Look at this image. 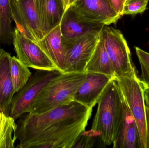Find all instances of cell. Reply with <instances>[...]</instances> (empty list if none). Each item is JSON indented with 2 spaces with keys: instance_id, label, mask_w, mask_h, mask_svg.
<instances>
[{
  "instance_id": "11",
  "label": "cell",
  "mask_w": 149,
  "mask_h": 148,
  "mask_svg": "<svg viewBox=\"0 0 149 148\" xmlns=\"http://www.w3.org/2000/svg\"><path fill=\"white\" fill-rule=\"evenodd\" d=\"M113 79L103 74L87 73L86 80L76 90L73 101L86 107L93 108L109 82Z\"/></svg>"
},
{
  "instance_id": "23",
  "label": "cell",
  "mask_w": 149,
  "mask_h": 148,
  "mask_svg": "<svg viewBox=\"0 0 149 148\" xmlns=\"http://www.w3.org/2000/svg\"><path fill=\"white\" fill-rule=\"evenodd\" d=\"M95 137L90 130L81 134L73 148H91L94 143Z\"/></svg>"
},
{
  "instance_id": "7",
  "label": "cell",
  "mask_w": 149,
  "mask_h": 148,
  "mask_svg": "<svg viewBox=\"0 0 149 148\" xmlns=\"http://www.w3.org/2000/svg\"><path fill=\"white\" fill-rule=\"evenodd\" d=\"M60 73L56 70H37L27 84L13 96L10 116L15 120L29 113L30 107L43 88Z\"/></svg>"
},
{
  "instance_id": "15",
  "label": "cell",
  "mask_w": 149,
  "mask_h": 148,
  "mask_svg": "<svg viewBox=\"0 0 149 148\" xmlns=\"http://www.w3.org/2000/svg\"><path fill=\"white\" fill-rule=\"evenodd\" d=\"M60 73L67 72V66L62 43L60 24L52 30L37 43Z\"/></svg>"
},
{
  "instance_id": "25",
  "label": "cell",
  "mask_w": 149,
  "mask_h": 148,
  "mask_svg": "<svg viewBox=\"0 0 149 148\" xmlns=\"http://www.w3.org/2000/svg\"><path fill=\"white\" fill-rule=\"evenodd\" d=\"M144 96L146 106L149 107V87H145Z\"/></svg>"
},
{
  "instance_id": "27",
  "label": "cell",
  "mask_w": 149,
  "mask_h": 148,
  "mask_svg": "<svg viewBox=\"0 0 149 148\" xmlns=\"http://www.w3.org/2000/svg\"><path fill=\"white\" fill-rule=\"evenodd\" d=\"M63 1L64 6L65 10L70 6V0H63Z\"/></svg>"
},
{
  "instance_id": "29",
  "label": "cell",
  "mask_w": 149,
  "mask_h": 148,
  "mask_svg": "<svg viewBox=\"0 0 149 148\" xmlns=\"http://www.w3.org/2000/svg\"><path fill=\"white\" fill-rule=\"evenodd\" d=\"M16 1H18V0H16Z\"/></svg>"
},
{
  "instance_id": "10",
  "label": "cell",
  "mask_w": 149,
  "mask_h": 148,
  "mask_svg": "<svg viewBox=\"0 0 149 148\" xmlns=\"http://www.w3.org/2000/svg\"><path fill=\"white\" fill-rule=\"evenodd\" d=\"M62 36L73 38L92 32L101 31L104 25L81 15L72 5L65 10L60 23Z\"/></svg>"
},
{
  "instance_id": "8",
  "label": "cell",
  "mask_w": 149,
  "mask_h": 148,
  "mask_svg": "<svg viewBox=\"0 0 149 148\" xmlns=\"http://www.w3.org/2000/svg\"><path fill=\"white\" fill-rule=\"evenodd\" d=\"M13 43L17 58L26 67L39 70H56L38 44L24 36L16 28L13 31Z\"/></svg>"
},
{
  "instance_id": "17",
  "label": "cell",
  "mask_w": 149,
  "mask_h": 148,
  "mask_svg": "<svg viewBox=\"0 0 149 148\" xmlns=\"http://www.w3.org/2000/svg\"><path fill=\"white\" fill-rule=\"evenodd\" d=\"M84 72L99 73L115 78L113 68L101 34L96 47L86 65Z\"/></svg>"
},
{
  "instance_id": "1",
  "label": "cell",
  "mask_w": 149,
  "mask_h": 148,
  "mask_svg": "<svg viewBox=\"0 0 149 148\" xmlns=\"http://www.w3.org/2000/svg\"><path fill=\"white\" fill-rule=\"evenodd\" d=\"M93 109L73 101L42 114L28 113L17 124V148H73L86 131Z\"/></svg>"
},
{
  "instance_id": "5",
  "label": "cell",
  "mask_w": 149,
  "mask_h": 148,
  "mask_svg": "<svg viewBox=\"0 0 149 148\" xmlns=\"http://www.w3.org/2000/svg\"><path fill=\"white\" fill-rule=\"evenodd\" d=\"M101 31L92 32L73 38L62 36L67 72H85L86 65L98 43Z\"/></svg>"
},
{
  "instance_id": "20",
  "label": "cell",
  "mask_w": 149,
  "mask_h": 148,
  "mask_svg": "<svg viewBox=\"0 0 149 148\" xmlns=\"http://www.w3.org/2000/svg\"><path fill=\"white\" fill-rule=\"evenodd\" d=\"M15 119L0 112V148H15L16 140L13 136L17 128Z\"/></svg>"
},
{
  "instance_id": "9",
  "label": "cell",
  "mask_w": 149,
  "mask_h": 148,
  "mask_svg": "<svg viewBox=\"0 0 149 148\" xmlns=\"http://www.w3.org/2000/svg\"><path fill=\"white\" fill-rule=\"evenodd\" d=\"M10 6L15 28L37 44L43 36L39 28L34 0H10Z\"/></svg>"
},
{
  "instance_id": "21",
  "label": "cell",
  "mask_w": 149,
  "mask_h": 148,
  "mask_svg": "<svg viewBox=\"0 0 149 148\" xmlns=\"http://www.w3.org/2000/svg\"><path fill=\"white\" fill-rule=\"evenodd\" d=\"M141 65V74L140 79L145 87H149V53L138 47H135Z\"/></svg>"
},
{
  "instance_id": "30",
  "label": "cell",
  "mask_w": 149,
  "mask_h": 148,
  "mask_svg": "<svg viewBox=\"0 0 149 148\" xmlns=\"http://www.w3.org/2000/svg\"><path fill=\"white\" fill-rule=\"evenodd\" d=\"M62 1H63V0H62Z\"/></svg>"
},
{
  "instance_id": "28",
  "label": "cell",
  "mask_w": 149,
  "mask_h": 148,
  "mask_svg": "<svg viewBox=\"0 0 149 148\" xmlns=\"http://www.w3.org/2000/svg\"><path fill=\"white\" fill-rule=\"evenodd\" d=\"M75 0H70V6L71 5V4H72L73 2L75 1Z\"/></svg>"
},
{
  "instance_id": "26",
  "label": "cell",
  "mask_w": 149,
  "mask_h": 148,
  "mask_svg": "<svg viewBox=\"0 0 149 148\" xmlns=\"http://www.w3.org/2000/svg\"><path fill=\"white\" fill-rule=\"evenodd\" d=\"M146 121H147V127L148 134L149 136V107H146Z\"/></svg>"
},
{
  "instance_id": "12",
  "label": "cell",
  "mask_w": 149,
  "mask_h": 148,
  "mask_svg": "<svg viewBox=\"0 0 149 148\" xmlns=\"http://www.w3.org/2000/svg\"><path fill=\"white\" fill-rule=\"evenodd\" d=\"M71 5L87 18L105 25L116 23L121 17L114 10L108 0H75Z\"/></svg>"
},
{
  "instance_id": "19",
  "label": "cell",
  "mask_w": 149,
  "mask_h": 148,
  "mask_svg": "<svg viewBox=\"0 0 149 148\" xmlns=\"http://www.w3.org/2000/svg\"><path fill=\"white\" fill-rule=\"evenodd\" d=\"M28 68L17 57H10V74L15 93L23 88L31 77V73Z\"/></svg>"
},
{
  "instance_id": "4",
  "label": "cell",
  "mask_w": 149,
  "mask_h": 148,
  "mask_svg": "<svg viewBox=\"0 0 149 148\" xmlns=\"http://www.w3.org/2000/svg\"><path fill=\"white\" fill-rule=\"evenodd\" d=\"M114 79L138 126L142 148H149L144 96L145 86L138 77L135 67L130 73Z\"/></svg>"
},
{
  "instance_id": "16",
  "label": "cell",
  "mask_w": 149,
  "mask_h": 148,
  "mask_svg": "<svg viewBox=\"0 0 149 148\" xmlns=\"http://www.w3.org/2000/svg\"><path fill=\"white\" fill-rule=\"evenodd\" d=\"M11 55L0 47V112L9 116L15 92L10 70Z\"/></svg>"
},
{
  "instance_id": "22",
  "label": "cell",
  "mask_w": 149,
  "mask_h": 148,
  "mask_svg": "<svg viewBox=\"0 0 149 148\" xmlns=\"http://www.w3.org/2000/svg\"><path fill=\"white\" fill-rule=\"evenodd\" d=\"M149 0H127L124 9V15H135L143 13L146 9Z\"/></svg>"
},
{
  "instance_id": "14",
  "label": "cell",
  "mask_w": 149,
  "mask_h": 148,
  "mask_svg": "<svg viewBox=\"0 0 149 148\" xmlns=\"http://www.w3.org/2000/svg\"><path fill=\"white\" fill-rule=\"evenodd\" d=\"M43 36L60 24L65 12L62 0H34Z\"/></svg>"
},
{
  "instance_id": "13",
  "label": "cell",
  "mask_w": 149,
  "mask_h": 148,
  "mask_svg": "<svg viewBox=\"0 0 149 148\" xmlns=\"http://www.w3.org/2000/svg\"><path fill=\"white\" fill-rule=\"evenodd\" d=\"M122 116L117 136L113 143V147L142 148L138 126L122 95Z\"/></svg>"
},
{
  "instance_id": "3",
  "label": "cell",
  "mask_w": 149,
  "mask_h": 148,
  "mask_svg": "<svg viewBox=\"0 0 149 148\" xmlns=\"http://www.w3.org/2000/svg\"><path fill=\"white\" fill-rule=\"evenodd\" d=\"M86 76V72L60 73L43 88L28 113L42 114L73 101L76 90Z\"/></svg>"
},
{
  "instance_id": "18",
  "label": "cell",
  "mask_w": 149,
  "mask_h": 148,
  "mask_svg": "<svg viewBox=\"0 0 149 148\" xmlns=\"http://www.w3.org/2000/svg\"><path fill=\"white\" fill-rule=\"evenodd\" d=\"M12 20L10 0H0V42L2 43L13 42Z\"/></svg>"
},
{
  "instance_id": "6",
  "label": "cell",
  "mask_w": 149,
  "mask_h": 148,
  "mask_svg": "<svg viewBox=\"0 0 149 148\" xmlns=\"http://www.w3.org/2000/svg\"><path fill=\"white\" fill-rule=\"evenodd\" d=\"M100 34L112 63L115 77L131 72L135 67L127 43L120 30L105 26Z\"/></svg>"
},
{
  "instance_id": "24",
  "label": "cell",
  "mask_w": 149,
  "mask_h": 148,
  "mask_svg": "<svg viewBox=\"0 0 149 148\" xmlns=\"http://www.w3.org/2000/svg\"><path fill=\"white\" fill-rule=\"evenodd\" d=\"M111 7L121 17L123 16V9L127 0H108Z\"/></svg>"
},
{
  "instance_id": "2",
  "label": "cell",
  "mask_w": 149,
  "mask_h": 148,
  "mask_svg": "<svg viewBox=\"0 0 149 148\" xmlns=\"http://www.w3.org/2000/svg\"><path fill=\"white\" fill-rule=\"evenodd\" d=\"M97 104L90 131L105 146H110L117 136L123 113L122 96L114 78L104 89Z\"/></svg>"
}]
</instances>
